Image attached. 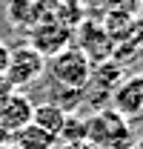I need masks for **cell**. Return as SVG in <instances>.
Here are the masks:
<instances>
[{"instance_id":"obj_2","label":"cell","mask_w":143,"mask_h":149,"mask_svg":"<svg viewBox=\"0 0 143 149\" xmlns=\"http://www.w3.org/2000/svg\"><path fill=\"white\" fill-rule=\"evenodd\" d=\"M92 60L77 46H66L60 49L57 55L49 57V74L60 89H74V92H83L86 83L92 77Z\"/></svg>"},{"instance_id":"obj_10","label":"cell","mask_w":143,"mask_h":149,"mask_svg":"<svg viewBox=\"0 0 143 149\" xmlns=\"http://www.w3.org/2000/svg\"><path fill=\"white\" fill-rule=\"evenodd\" d=\"M57 141H63L66 146H74V143H86V120L77 118V115H66V123L57 135Z\"/></svg>"},{"instance_id":"obj_15","label":"cell","mask_w":143,"mask_h":149,"mask_svg":"<svg viewBox=\"0 0 143 149\" xmlns=\"http://www.w3.org/2000/svg\"><path fill=\"white\" fill-rule=\"evenodd\" d=\"M0 143H12V135H9V132H3V129H0Z\"/></svg>"},{"instance_id":"obj_12","label":"cell","mask_w":143,"mask_h":149,"mask_svg":"<svg viewBox=\"0 0 143 149\" xmlns=\"http://www.w3.org/2000/svg\"><path fill=\"white\" fill-rule=\"evenodd\" d=\"M6 12H9V20L15 26H26L29 23V12H32V0H9Z\"/></svg>"},{"instance_id":"obj_5","label":"cell","mask_w":143,"mask_h":149,"mask_svg":"<svg viewBox=\"0 0 143 149\" xmlns=\"http://www.w3.org/2000/svg\"><path fill=\"white\" fill-rule=\"evenodd\" d=\"M72 26L60 23V20H46V23H35L29 26V46L37 49L43 57L57 55L60 49L72 46Z\"/></svg>"},{"instance_id":"obj_1","label":"cell","mask_w":143,"mask_h":149,"mask_svg":"<svg viewBox=\"0 0 143 149\" xmlns=\"http://www.w3.org/2000/svg\"><path fill=\"white\" fill-rule=\"evenodd\" d=\"M86 143L97 149H126L132 143V129L115 109H100L86 118Z\"/></svg>"},{"instance_id":"obj_3","label":"cell","mask_w":143,"mask_h":149,"mask_svg":"<svg viewBox=\"0 0 143 149\" xmlns=\"http://www.w3.org/2000/svg\"><path fill=\"white\" fill-rule=\"evenodd\" d=\"M46 69V57L40 55L37 49H32L29 43H20L15 49H9V66H6V80L15 86V89H23V86H32L37 77Z\"/></svg>"},{"instance_id":"obj_7","label":"cell","mask_w":143,"mask_h":149,"mask_svg":"<svg viewBox=\"0 0 143 149\" xmlns=\"http://www.w3.org/2000/svg\"><path fill=\"white\" fill-rule=\"evenodd\" d=\"M112 109L120 118H135L143 112V74L123 77L112 92Z\"/></svg>"},{"instance_id":"obj_8","label":"cell","mask_w":143,"mask_h":149,"mask_svg":"<svg viewBox=\"0 0 143 149\" xmlns=\"http://www.w3.org/2000/svg\"><path fill=\"white\" fill-rule=\"evenodd\" d=\"M12 143L17 149H54L57 146V138L49 135L46 129L35 126V123H29V126H23L20 132L12 135Z\"/></svg>"},{"instance_id":"obj_11","label":"cell","mask_w":143,"mask_h":149,"mask_svg":"<svg viewBox=\"0 0 143 149\" xmlns=\"http://www.w3.org/2000/svg\"><path fill=\"white\" fill-rule=\"evenodd\" d=\"M117 52H143V17H132L123 37V46H115V55Z\"/></svg>"},{"instance_id":"obj_4","label":"cell","mask_w":143,"mask_h":149,"mask_svg":"<svg viewBox=\"0 0 143 149\" xmlns=\"http://www.w3.org/2000/svg\"><path fill=\"white\" fill-rule=\"evenodd\" d=\"M74 35H77V43H74V46L92 60V66L112 60V55H115V40L109 37V32L103 29V23H97V20H83Z\"/></svg>"},{"instance_id":"obj_9","label":"cell","mask_w":143,"mask_h":149,"mask_svg":"<svg viewBox=\"0 0 143 149\" xmlns=\"http://www.w3.org/2000/svg\"><path fill=\"white\" fill-rule=\"evenodd\" d=\"M32 123L40 126V129H46L49 135H60L63 129V123H66V112L60 109V106H54V103H35V115H32Z\"/></svg>"},{"instance_id":"obj_16","label":"cell","mask_w":143,"mask_h":149,"mask_svg":"<svg viewBox=\"0 0 143 149\" xmlns=\"http://www.w3.org/2000/svg\"><path fill=\"white\" fill-rule=\"evenodd\" d=\"M0 149H17L15 143H0Z\"/></svg>"},{"instance_id":"obj_17","label":"cell","mask_w":143,"mask_h":149,"mask_svg":"<svg viewBox=\"0 0 143 149\" xmlns=\"http://www.w3.org/2000/svg\"><path fill=\"white\" fill-rule=\"evenodd\" d=\"M135 3H140V0H135Z\"/></svg>"},{"instance_id":"obj_14","label":"cell","mask_w":143,"mask_h":149,"mask_svg":"<svg viewBox=\"0 0 143 149\" xmlns=\"http://www.w3.org/2000/svg\"><path fill=\"white\" fill-rule=\"evenodd\" d=\"M6 66H9V46L0 40V74L6 72Z\"/></svg>"},{"instance_id":"obj_13","label":"cell","mask_w":143,"mask_h":149,"mask_svg":"<svg viewBox=\"0 0 143 149\" xmlns=\"http://www.w3.org/2000/svg\"><path fill=\"white\" fill-rule=\"evenodd\" d=\"M12 92H17V89H15V86L6 80V74H0V103H3V100H6Z\"/></svg>"},{"instance_id":"obj_6","label":"cell","mask_w":143,"mask_h":149,"mask_svg":"<svg viewBox=\"0 0 143 149\" xmlns=\"http://www.w3.org/2000/svg\"><path fill=\"white\" fill-rule=\"evenodd\" d=\"M32 115H35V100L23 92H12L0 103V129L15 135L32 123Z\"/></svg>"}]
</instances>
